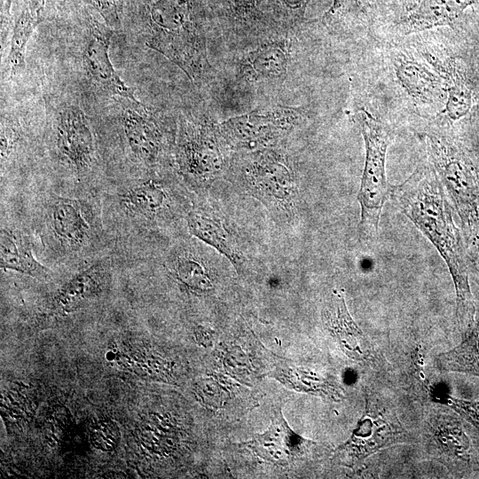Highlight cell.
<instances>
[{"label":"cell","mask_w":479,"mask_h":479,"mask_svg":"<svg viewBox=\"0 0 479 479\" xmlns=\"http://www.w3.org/2000/svg\"><path fill=\"white\" fill-rule=\"evenodd\" d=\"M390 199L444 261L454 285L455 320L462 334L475 312L466 247L456 214L430 164L420 165L403 183L393 185Z\"/></svg>","instance_id":"6da1fadb"},{"label":"cell","mask_w":479,"mask_h":479,"mask_svg":"<svg viewBox=\"0 0 479 479\" xmlns=\"http://www.w3.org/2000/svg\"><path fill=\"white\" fill-rule=\"evenodd\" d=\"M418 137L459 219L462 235L469 234L479 228V153L446 130L430 129Z\"/></svg>","instance_id":"7a4b0ae2"},{"label":"cell","mask_w":479,"mask_h":479,"mask_svg":"<svg viewBox=\"0 0 479 479\" xmlns=\"http://www.w3.org/2000/svg\"><path fill=\"white\" fill-rule=\"evenodd\" d=\"M147 33L145 43L179 66L192 79L201 65V46L191 0H130L124 18Z\"/></svg>","instance_id":"3957f363"},{"label":"cell","mask_w":479,"mask_h":479,"mask_svg":"<svg viewBox=\"0 0 479 479\" xmlns=\"http://www.w3.org/2000/svg\"><path fill=\"white\" fill-rule=\"evenodd\" d=\"M365 142V164L357 200L360 220L357 232L360 240L369 241L378 233L383 206L390 199L392 186L386 175L387 151L394 136L390 127L368 112L357 114Z\"/></svg>","instance_id":"277c9868"},{"label":"cell","mask_w":479,"mask_h":479,"mask_svg":"<svg viewBox=\"0 0 479 479\" xmlns=\"http://www.w3.org/2000/svg\"><path fill=\"white\" fill-rule=\"evenodd\" d=\"M409 439L396 413L366 397L365 409L349 438L334 451L340 464L354 467L369 456Z\"/></svg>","instance_id":"5b68a950"},{"label":"cell","mask_w":479,"mask_h":479,"mask_svg":"<svg viewBox=\"0 0 479 479\" xmlns=\"http://www.w3.org/2000/svg\"><path fill=\"white\" fill-rule=\"evenodd\" d=\"M389 71L397 87L411 103L427 108L444 107L446 82L425 57L418 58L409 50L393 46L387 51Z\"/></svg>","instance_id":"8992f818"},{"label":"cell","mask_w":479,"mask_h":479,"mask_svg":"<svg viewBox=\"0 0 479 479\" xmlns=\"http://www.w3.org/2000/svg\"><path fill=\"white\" fill-rule=\"evenodd\" d=\"M83 25L82 66L90 80L110 95L137 101L133 90L121 79L109 58V45L115 32L90 9L80 7Z\"/></svg>","instance_id":"52a82bcc"},{"label":"cell","mask_w":479,"mask_h":479,"mask_svg":"<svg viewBox=\"0 0 479 479\" xmlns=\"http://www.w3.org/2000/svg\"><path fill=\"white\" fill-rule=\"evenodd\" d=\"M55 145L58 155L77 174L87 172L95 160V143L89 121L80 107L61 106L55 119Z\"/></svg>","instance_id":"ba28073f"},{"label":"cell","mask_w":479,"mask_h":479,"mask_svg":"<svg viewBox=\"0 0 479 479\" xmlns=\"http://www.w3.org/2000/svg\"><path fill=\"white\" fill-rule=\"evenodd\" d=\"M47 224L56 241L66 250L85 247L94 234V218L89 205L70 197L54 199L48 208Z\"/></svg>","instance_id":"9c48e42d"},{"label":"cell","mask_w":479,"mask_h":479,"mask_svg":"<svg viewBox=\"0 0 479 479\" xmlns=\"http://www.w3.org/2000/svg\"><path fill=\"white\" fill-rule=\"evenodd\" d=\"M119 100L121 129L130 153L137 161L153 164L161 150V134L156 122L138 100Z\"/></svg>","instance_id":"30bf717a"},{"label":"cell","mask_w":479,"mask_h":479,"mask_svg":"<svg viewBox=\"0 0 479 479\" xmlns=\"http://www.w3.org/2000/svg\"><path fill=\"white\" fill-rule=\"evenodd\" d=\"M326 328L346 356L360 362L374 361L376 352L348 310L342 291L334 289L322 310Z\"/></svg>","instance_id":"8fae6325"},{"label":"cell","mask_w":479,"mask_h":479,"mask_svg":"<svg viewBox=\"0 0 479 479\" xmlns=\"http://www.w3.org/2000/svg\"><path fill=\"white\" fill-rule=\"evenodd\" d=\"M314 444L295 434L280 411L276 412L265 432L243 444L263 460L282 466L302 458Z\"/></svg>","instance_id":"7c38bea8"},{"label":"cell","mask_w":479,"mask_h":479,"mask_svg":"<svg viewBox=\"0 0 479 479\" xmlns=\"http://www.w3.org/2000/svg\"><path fill=\"white\" fill-rule=\"evenodd\" d=\"M446 82V100L437 114L439 128L445 130L468 115L475 105V92L464 69L455 59L437 60L424 53Z\"/></svg>","instance_id":"4fadbf2b"},{"label":"cell","mask_w":479,"mask_h":479,"mask_svg":"<svg viewBox=\"0 0 479 479\" xmlns=\"http://www.w3.org/2000/svg\"><path fill=\"white\" fill-rule=\"evenodd\" d=\"M284 123L280 115L252 114L231 119L223 124L222 129L232 145L254 149L278 136Z\"/></svg>","instance_id":"5bb4252c"},{"label":"cell","mask_w":479,"mask_h":479,"mask_svg":"<svg viewBox=\"0 0 479 479\" xmlns=\"http://www.w3.org/2000/svg\"><path fill=\"white\" fill-rule=\"evenodd\" d=\"M187 224L194 237L216 248L236 269H240L243 263L242 255L219 217L209 211L194 208L187 216Z\"/></svg>","instance_id":"9a60e30c"},{"label":"cell","mask_w":479,"mask_h":479,"mask_svg":"<svg viewBox=\"0 0 479 479\" xmlns=\"http://www.w3.org/2000/svg\"><path fill=\"white\" fill-rule=\"evenodd\" d=\"M475 300L474 320L461 334L462 341L454 348L440 353L436 358V365L440 371L479 377V299L475 296Z\"/></svg>","instance_id":"2e32d148"},{"label":"cell","mask_w":479,"mask_h":479,"mask_svg":"<svg viewBox=\"0 0 479 479\" xmlns=\"http://www.w3.org/2000/svg\"><path fill=\"white\" fill-rule=\"evenodd\" d=\"M477 2L479 0H422L404 20V31L419 32L451 24Z\"/></svg>","instance_id":"e0dca14e"},{"label":"cell","mask_w":479,"mask_h":479,"mask_svg":"<svg viewBox=\"0 0 479 479\" xmlns=\"http://www.w3.org/2000/svg\"><path fill=\"white\" fill-rule=\"evenodd\" d=\"M199 130L186 128L181 136L177 158L181 170L189 177L202 181L213 172L216 157Z\"/></svg>","instance_id":"ac0fdd59"},{"label":"cell","mask_w":479,"mask_h":479,"mask_svg":"<svg viewBox=\"0 0 479 479\" xmlns=\"http://www.w3.org/2000/svg\"><path fill=\"white\" fill-rule=\"evenodd\" d=\"M120 202L130 214L152 220L167 207L168 194L159 182L148 179L129 186L120 195Z\"/></svg>","instance_id":"d6986e66"},{"label":"cell","mask_w":479,"mask_h":479,"mask_svg":"<svg viewBox=\"0 0 479 479\" xmlns=\"http://www.w3.org/2000/svg\"><path fill=\"white\" fill-rule=\"evenodd\" d=\"M0 266L31 276H44L47 269L34 256L23 237L9 228L2 227L0 240Z\"/></svg>","instance_id":"ffe728a7"},{"label":"cell","mask_w":479,"mask_h":479,"mask_svg":"<svg viewBox=\"0 0 479 479\" xmlns=\"http://www.w3.org/2000/svg\"><path fill=\"white\" fill-rule=\"evenodd\" d=\"M249 181L250 189L268 202L286 203L292 199L293 182L283 166L263 164L253 172Z\"/></svg>","instance_id":"44dd1931"},{"label":"cell","mask_w":479,"mask_h":479,"mask_svg":"<svg viewBox=\"0 0 479 479\" xmlns=\"http://www.w3.org/2000/svg\"><path fill=\"white\" fill-rule=\"evenodd\" d=\"M290 389L311 395L329 398L334 401L342 399V390L326 378L297 366L281 365L270 373Z\"/></svg>","instance_id":"7402d4cb"},{"label":"cell","mask_w":479,"mask_h":479,"mask_svg":"<svg viewBox=\"0 0 479 479\" xmlns=\"http://www.w3.org/2000/svg\"><path fill=\"white\" fill-rule=\"evenodd\" d=\"M102 271L100 264L94 263L76 274L59 293V304L68 309L90 296L98 287Z\"/></svg>","instance_id":"603a6c76"},{"label":"cell","mask_w":479,"mask_h":479,"mask_svg":"<svg viewBox=\"0 0 479 479\" xmlns=\"http://www.w3.org/2000/svg\"><path fill=\"white\" fill-rule=\"evenodd\" d=\"M176 278L192 290L203 292L212 287L211 279L202 262L190 254L178 255L173 262Z\"/></svg>","instance_id":"cb8c5ba5"},{"label":"cell","mask_w":479,"mask_h":479,"mask_svg":"<svg viewBox=\"0 0 479 479\" xmlns=\"http://www.w3.org/2000/svg\"><path fill=\"white\" fill-rule=\"evenodd\" d=\"M90 9L110 28L119 30L130 0H76Z\"/></svg>","instance_id":"d4e9b609"},{"label":"cell","mask_w":479,"mask_h":479,"mask_svg":"<svg viewBox=\"0 0 479 479\" xmlns=\"http://www.w3.org/2000/svg\"><path fill=\"white\" fill-rule=\"evenodd\" d=\"M444 402L467 422L475 446L479 452V400H465L446 396L444 397Z\"/></svg>","instance_id":"484cf974"},{"label":"cell","mask_w":479,"mask_h":479,"mask_svg":"<svg viewBox=\"0 0 479 479\" xmlns=\"http://www.w3.org/2000/svg\"><path fill=\"white\" fill-rule=\"evenodd\" d=\"M467 259L469 280L471 287H474L473 294L479 299V228L463 237Z\"/></svg>","instance_id":"4316f807"},{"label":"cell","mask_w":479,"mask_h":479,"mask_svg":"<svg viewBox=\"0 0 479 479\" xmlns=\"http://www.w3.org/2000/svg\"><path fill=\"white\" fill-rule=\"evenodd\" d=\"M352 1H355V0H334V4L332 8L330 9V13L335 12L338 8Z\"/></svg>","instance_id":"83f0119b"}]
</instances>
